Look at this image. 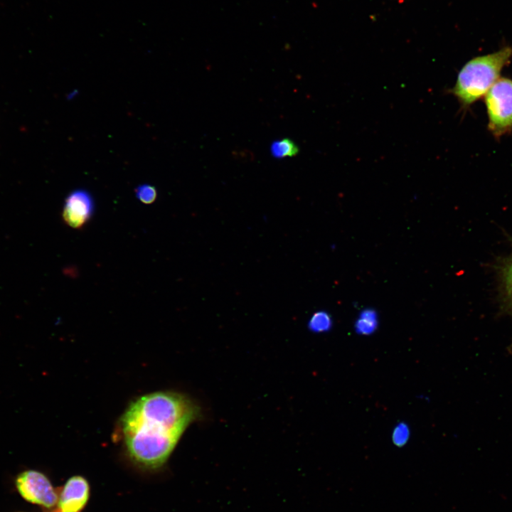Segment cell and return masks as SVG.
I'll return each mask as SVG.
<instances>
[{
  "label": "cell",
  "instance_id": "cell-4",
  "mask_svg": "<svg viewBox=\"0 0 512 512\" xmlns=\"http://www.w3.org/2000/svg\"><path fill=\"white\" fill-rule=\"evenodd\" d=\"M16 484L21 496L31 503L50 508L58 501L56 492L41 472L25 471L18 476Z\"/></svg>",
  "mask_w": 512,
  "mask_h": 512
},
{
  "label": "cell",
  "instance_id": "cell-11",
  "mask_svg": "<svg viewBox=\"0 0 512 512\" xmlns=\"http://www.w3.org/2000/svg\"><path fill=\"white\" fill-rule=\"evenodd\" d=\"M136 197L144 204H151L156 198L157 192L156 188L149 184L139 186L135 190Z\"/></svg>",
  "mask_w": 512,
  "mask_h": 512
},
{
  "label": "cell",
  "instance_id": "cell-7",
  "mask_svg": "<svg viewBox=\"0 0 512 512\" xmlns=\"http://www.w3.org/2000/svg\"><path fill=\"white\" fill-rule=\"evenodd\" d=\"M502 302L505 310L512 316V251L501 262L498 271ZM509 348L512 351V343Z\"/></svg>",
  "mask_w": 512,
  "mask_h": 512
},
{
  "label": "cell",
  "instance_id": "cell-1",
  "mask_svg": "<svg viewBox=\"0 0 512 512\" xmlns=\"http://www.w3.org/2000/svg\"><path fill=\"white\" fill-rule=\"evenodd\" d=\"M198 415L197 406L180 393L156 392L137 399L121 419L129 457L146 468L161 466Z\"/></svg>",
  "mask_w": 512,
  "mask_h": 512
},
{
  "label": "cell",
  "instance_id": "cell-13",
  "mask_svg": "<svg viewBox=\"0 0 512 512\" xmlns=\"http://www.w3.org/2000/svg\"><path fill=\"white\" fill-rule=\"evenodd\" d=\"M62 512V511H61Z\"/></svg>",
  "mask_w": 512,
  "mask_h": 512
},
{
  "label": "cell",
  "instance_id": "cell-10",
  "mask_svg": "<svg viewBox=\"0 0 512 512\" xmlns=\"http://www.w3.org/2000/svg\"><path fill=\"white\" fill-rule=\"evenodd\" d=\"M331 326L332 320L329 314L323 311L315 312L308 323L309 329L317 333L329 331Z\"/></svg>",
  "mask_w": 512,
  "mask_h": 512
},
{
  "label": "cell",
  "instance_id": "cell-8",
  "mask_svg": "<svg viewBox=\"0 0 512 512\" xmlns=\"http://www.w3.org/2000/svg\"><path fill=\"white\" fill-rule=\"evenodd\" d=\"M378 326V315L373 309H365L355 323V330L361 335L372 334Z\"/></svg>",
  "mask_w": 512,
  "mask_h": 512
},
{
  "label": "cell",
  "instance_id": "cell-3",
  "mask_svg": "<svg viewBox=\"0 0 512 512\" xmlns=\"http://www.w3.org/2000/svg\"><path fill=\"white\" fill-rule=\"evenodd\" d=\"M488 129L496 138L512 131V79L500 78L484 95Z\"/></svg>",
  "mask_w": 512,
  "mask_h": 512
},
{
  "label": "cell",
  "instance_id": "cell-6",
  "mask_svg": "<svg viewBox=\"0 0 512 512\" xmlns=\"http://www.w3.org/2000/svg\"><path fill=\"white\" fill-rule=\"evenodd\" d=\"M89 497V485L82 476L71 477L65 484L58 501L62 512H78Z\"/></svg>",
  "mask_w": 512,
  "mask_h": 512
},
{
  "label": "cell",
  "instance_id": "cell-9",
  "mask_svg": "<svg viewBox=\"0 0 512 512\" xmlns=\"http://www.w3.org/2000/svg\"><path fill=\"white\" fill-rule=\"evenodd\" d=\"M299 151L297 144L289 138H283L272 143L270 152L276 159L295 156Z\"/></svg>",
  "mask_w": 512,
  "mask_h": 512
},
{
  "label": "cell",
  "instance_id": "cell-12",
  "mask_svg": "<svg viewBox=\"0 0 512 512\" xmlns=\"http://www.w3.org/2000/svg\"><path fill=\"white\" fill-rule=\"evenodd\" d=\"M410 434L408 425L405 422H400L393 431V442L398 447H402L407 442Z\"/></svg>",
  "mask_w": 512,
  "mask_h": 512
},
{
  "label": "cell",
  "instance_id": "cell-5",
  "mask_svg": "<svg viewBox=\"0 0 512 512\" xmlns=\"http://www.w3.org/2000/svg\"><path fill=\"white\" fill-rule=\"evenodd\" d=\"M94 201L87 191L77 189L66 198L63 208V220L70 228H82L94 212Z\"/></svg>",
  "mask_w": 512,
  "mask_h": 512
},
{
  "label": "cell",
  "instance_id": "cell-2",
  "mask_svg": "<svg viewBox=\"0 0 512 512\" xmlns=\"http://www.w3.org/2000/svg\"><path fill=\"white\" fill-rule=\"evenodd\" d=\"M511 58L512 48L504 46L496 52L471 59L459 72L449 93L457 99L462 109L469 108L484 97L500 78L501 71Z\"/></svg>",
  "mask_w": 512,
  "mask_h": 512
}]
</instances>
